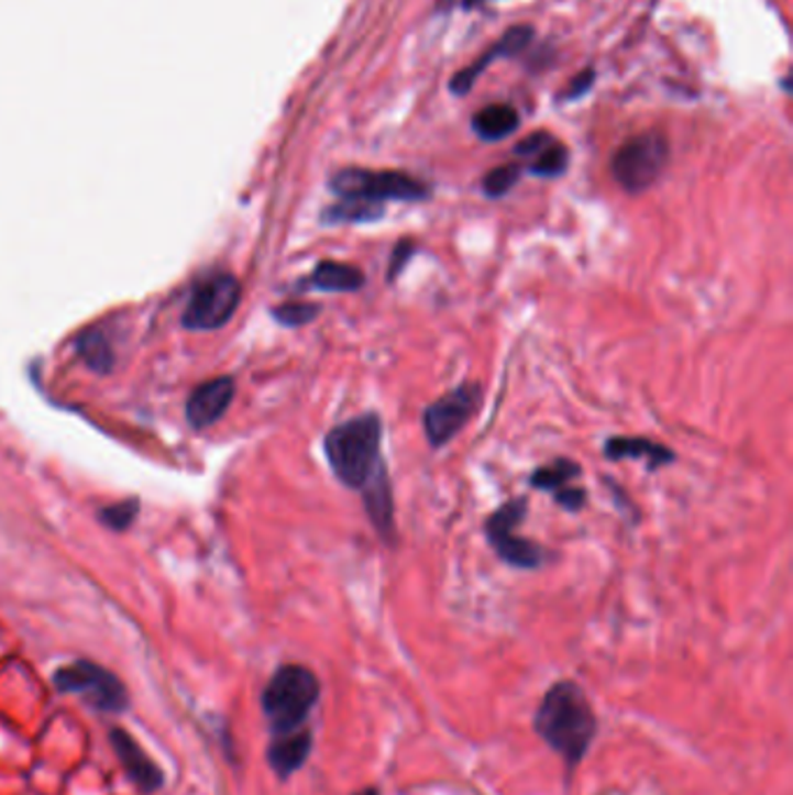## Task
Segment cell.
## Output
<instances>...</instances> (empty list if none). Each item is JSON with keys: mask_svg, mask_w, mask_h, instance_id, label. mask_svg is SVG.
<instances>
[{"mask_svg": "<svg viewBox=\"0 0 793 795\" xmlns=\"http://www.w3.org/2000/svg\"><path fill=\"white\" fill-rule=\"evenodd\" d=\"M580 473H582V467L575 461L554 459L552 463L540 465L528 482H531V486L540 488V492L554 494V492H559V488L571 484L575 477H580Z\"/></svg>", "mask_w": 793, "mask_h": 795, "instance_id": "ac0fdd59", "label": "cell"}, {"mask_svg": "<svg viewBox=\"0 0 793 795\" xmlns=\"http://www.w3.org/2000/svg\"><path fill=\"white\" fill-rule=\"evenodd\" d=\"M519 177H521L519 163H505V166H498L484 175L482 191L486 194V198H503L515 189Z\"/></svg>", "mask_w": 793, "mask_h": 795, "instance_id": "7402d4cb", "label": "cell"}, {"mask_svg": "<svg viewBox=\"0 0 793 795\" xmlns=\"http://www.w3.org/2000/svg\"><path fill=\"white\" fill-rule=\"evenodd\" d=\"M365 287V275L350 263L321 261L308 277V289L327 294H356Z\"/></svg>", "mask_w": 793, "mask_h": 795, "instance_id": "2e32d148", "label": "cell"}, {"mask_svg": "<svg viewBox=\"0 0 793 795\" xmlns=\"http://www.w3.org/2000/svg\"><path fill=\"white\" fill-rule=\"evenodd\" d=\"M594 81H596V70L594 68H586V70H582L573 81H571V85H568V89L563 91V100H580L582 96H586L588 93V89H592L594 87Z\"/></svg>", "mask_w": 793, "mask_h": 795, "instance_id": "4316f807", "label": "cell"}, {"mask_svg": "<svg viewBox=\"0 0 793 795\" xmlns=\"http://www.w3.org/2000/svg\"><path fill=\"white\" fill-rule=\"evenodd\" d=\"M354 795H379V791L375 788V786H365V788H361V791H356Z\"/></svg>", "mask_w": 793, "mask_h": 795, "instance_id": "f1b7e54d", "label": "cell"}, {"mask_svg": "<svg viewBox=\"0 0 793 795\" xmlns=\"http://www.w3.org/2000/svg\"><path fill=\"white\" fill-rule=\"evenodd\" d=\"M668 140L659 131L626 140L613 156V177L626 194H642L657 185L668 163Z\"/></svg>", "mask_w": 793, "mask_h": 795, "instance_id": "52a82bcc", "label": "cell"}, {"mask_svg": "<svg viewBox=\"0 0 793 795\" xmlns=\"http://www.w3.org/2000/svg\"><path fill=\"white\" fill-rule=\"evenodd\" d=\"M533 728L544 744L573 770L596 740L598 717L584 688L571 680H561L542 696L533 715Z\"/></svg>", "mask_w": 793, "mask_h": 795, "instance_id": "6da1fadb", "label": "cell"}, {"mask_svg": "<svg viewBox=\"0 0 793 795\" xmlns=\"http://www.w3.org/2000/svg\"><path fill=\"white\" fill-rule=\"evenodd\" d=\"M519 126V114L513 106H486L473 117V131L486 140V142H498L507 135H513Z\"/></svg>", "mask_w": 793, "mask_h": 795, "instance_id": "e0dca14e", "label": "cell"}, {"mask_svg": "<svg viewBox=\"0 0 793 795\" xmlns=\"http://www.w3.org/2000/svg\"><path fill=\"white\" fill-rule=\"evenodd\" d=\"M533 40V26L521 24V26H513L507 29L505 35L498 40L494 47H489L484 52V56H480L475 64H471L467 68L459 70L452 81H450V91L454 96H467L473 89V85L477 81V77L486 70V66L494 64L496 58H505V56H517L519 52H524L528 47V43Z\"/></svg>", "mask_w": 793, "mask_h": 795, "instance_id": "8fae6325", "label": "cell"}, {"mask_svg": "<svg viewBox=\"0 0 793 795\" xmlns=\"http://www.w3.org/2000/svg\"><path fill=\"white\" fill-rule=\"evenodd\" d=\"M484 400L482 386L475 382H465L450 394L440 396L423 410V433L433 450L450 444L471 419L480 412Z\"/></svg>", "mask_w": 793, "mask_h": 795, "instance_id": "ba28073f", "label": "cell"}, {"mask_svg": "<svg viewBox=\"0 0 793 795\" xmlns=\"http://www.w3.org/2000/svg\"><path fill=\"white\" fill-rule=\"evenodd\" d=\"M329 187L338 200H356L377 208H386V202H421L431 198V187L426 181L398 170L342 168L331 177Z\"/></svg>", "mask_w": 793, "mask_h": 795, "instance_id": "277c9868", "label": "cell"}, {"mask_svg": "<svg viewBox=\"0 0 793 795\" xmlns=\"http://www.w3.org/2000/svg\"><path fill=\"white\" fill-rule=\"evenodd\" d=\"M384 210L386 208L365 206V202L356 200H338L335 206L323 210L321 221L331 223V227H342V223H373L386 214Z\"/></svg>", "mask_w": 793, "mask_h": 795, "instance_id": "d6986e66", "label": "cell"}, {"mask_svg": "<svg viewBox=\"0 0 793 795\" xmlns=\"http://www.w3.org/2000/svg\"><path fill=\"white\" fill-rule=\"evenodd\" d=\"M536 177H561L568 170V150L561 142L552 140L544 150H540L533 158L531 166H528Z\"/></svg>", "mask_w": 793, "mask_h": 795, "instance_id": "44dd1931", "label": "cell"}, {"mask_svg": "<svg viewBox=\"0 0 793 795\" xmlns=\"http://www.w3.org/2000/svg\"><path fill=\"white\" fill-rule=\"evenodd\" d=\"M319 696L321 684L310 667L298 663L277 667L261 693V709L273 736L305 728Z\"/></svg>", "mask_w": 793, "mask_h": 795, "instance_id": "3957f363", "label": "cell"}, {"mask_svg": "<svg viewBox=\"0 0 793 795\" xmlns=\"http://www.w3.org/2000/svg\"><path fill=\"white\" fill-rule=\"evenodd\" d=\"M240 281L229 273H217L202 279L194 289L181 321L191 331H214L231 321L240 305Z\"/></svg>", "mask_w": 793, "mask_h": 795, "instance_id": "9c48e42d", "label": "cell"}, {"mask_svg": "<svg viewBox=\"0 0 793 795\" xmlns=\"http://www.w3.org/2000/svg\"><path fill=\"white\" fill-rule=\"evenodd\" d=\"M135 515H137V503L126 500V503L106 507L100 519H103V523H108L112 530H124L135 519Z\"/></svg>", "mask_w": 793, "mask_h": 795, "instance_id": "cb8c5ba5", "label": "cell"}, {"mask_svg": "<svg viewBox=\"0 0 793 795\" xmlns=\"http://www.w3.org/2000/svg\"><path fill=\"white\" fill-rule=\"evenodd\" d=\"M384 426L379 415H359L342 421L323 438V452L333 475L352 492H363L386 463L382 459Z\"/></svg>", "mask_w": 793, "mask_h": 795, "instance_id": "7a4b0ae2", "label": "cell"}, {"mask_svg": "<svg viewBox=\"0 0 793 795\" xmlns=\"http://www.w3.org/2000/svg\"><path fill=\"white\" fill-rule=\"evenodd\" d=\"M554 500L565 507L568 512H580V509L586 505V492L580 486H563L559 492H554Z\"/></svg>", "mask_w": 793, "mask_h": 795, "instance_id": "484cf974", "label": "cell"}, {"mask_svg": "<svg viewBox=\"0 0 793 795\" xmlns=\"http://www.w3.org/2000/svg\"><path fill=\"white\" fill-rule=\"evenodd\" d=\"M603 456L607 461H645L649 473L678 461L673 450L649 438H609L603 444Z\"/></svg>", "mask_w": 793, "mask_h": 795, "instance_id": "5bb4252c", "label": "cell"}, {"mask_svg": "<svg viewBox=\"0 0 793 795\" xmlns=\"http://www.w3.org/2000/svg\"><path fill=\"white\" fill-rule=\"evenodd\" d=\"M235 396V384L231 377H217L189 396L187 402V419L194 428H208L221 419V415L229 410V405Z\"/></svg>", "mask_w": 793, "mask_h": 795, "instance_id": "7c38bea8", "label": "cell"}, {"mask_svg": "<svg viewBox=\"0 0 793 795\" xmlns=\"http://www.w3.org/2000/svg\"><path fill=\"white\" fill-rule=\"evenodd\" d=\"M484 3V0H465V8H475V5H482Z\"/></svg>", "mask_w": 793, "mask_h": 795, "instance_id": "f546056e", "label": "cell"}, {"mask_svg": "<svg viewBox=\"0 0 793 795\" xmlns=\"http://www.w3.org/2000/svg\"><path fill=\"white\" fill-rule=\"evenodd\" d=\"M58 693L79 696L100 715H121L129 707V691L114 672L91 661H75L54 672Z\"/></svg>", "mask_w": 793, "mask_h": 795, "instance_id": "5b68a950", "label": "cell"}, {"mask_svg": "<svg viewBox=\"0 0 793 795\" xmlns=\"http://www.w3.org/2000/svg\"><path fill=\"white\" fill-rule=\"evenodd\" d=\"M363 507L368 512L373 526L384 542L396 544V523H394V494L386 467L375 475V479L363 488Z\"/></svg>", "mask_w": 793, "mask_h": 795, "instance_id": "9a60e30c", "label": "cell"}, {"mask_svg": "<svg viewBox=\"0 0 793 795\" xmlns=\"http://www.w3.org/2000/svg\"><path fill=\"white\" fill-rule=\"evenodd\" d=\"M526 515H528L526 496L507 500L496 509V512L489 515V519H486L484 533L500 561L519 570H538L549 559V554L538 542L517 535V528L521 526Z\"/></svg>", "mask_w": 793, "mask_h": 795, "instance_id": "8992f818", "label": "cell"}, {"mask_svg": "<svg viewBox=\"0 0 793 795\" xmlns=\"http://www.w3.org/2000/svg\"><path fill=\"white\" fill-rule=\"evenodd\" d=\"M77 350L93 371H98V373H108L110 371V365H112L110 344L98 331H87V333L79 335Z\"/></svg>", "mask_w": 793, "mask_h": 795, "instance_id": "ffe728a7", "label": "cell"}, {"mask_svg": "<svg viewBox=\"0 0 793 795\" xmlns=\"http://www.w3.org/2000/svg\"><path fill=\"white\" fill-rule=\"evenodd\" d=\"M110 747L117 753L119 765L124 768L126 777L142 795H152L164 788L166 784L164 770L156 765V761L140 747V742L131 736V732H126L124 728H112Z\"/></svg>", "mask_w": 793, "mask_h": 795, "instance_id": "30bf717a", "label": "cell"}, {"mask_svg": "<svg viewBox=\"0 0 793 795\" xmlns=\"http://www.w3.org/2000/svg\"><path fill=\"white\" fill-rule=\"evenodd\" d=\"M417 254V244L415 240L405 238L396 244V250L392 254V263H389V281H396V277L405 270V265L410 263V258Z\"/></svg>", "mask_w": 793, "mask_h": 795, "instance_id": "d4e9b609", "label": "cell"}, {"mask_svg": "<svg viewBox=\"0 0 793 795\" xmlns=\"http://www.w3.org/2000/svg\"><path fill=\"white\" fill-rule=\"evenodd\" d=\"M554 137L544 133V131H538V133H531L528 137H524L521 142H517L515 145V154L517 156H536L540 150H544L549 142H552Z\"/></svg>", "mask_w": 793, "mask_h": 795, "instance_id": "83f0119b", "label": "cell"}, {"mask_svg": "<svg viewBox=\"0 0 793 795\" xmlns=\"http://www.w3.org/2000/svg\"><path fill=\"white\" fill-rule=\"evenodd\" d=\"M310 753L312 730L305 726L294 732H284V736H273L266 749V761L279 780H289L310 759Z\"/></svg>", "mask_w": 793, "mask_h": 795, "instance_id": "4fadbf2b", "label": "cell"}, {"mask_svg": "<svg viewBox=\"0 0 793 795\" xmlns=\"http://www.w3.org/2000/svg\"><path fill=\"white\" fill-rule=\"evenodd\" d=\"M321 308L315 302H284L279 308L273 310V317L282 323L289 325V329H298V325L310 323L319 317Z\"/></svg>", "mask_w": 793, "mask_h": 795, "instance_id": "603a6c76", "label": "cell"}]
</instances>
